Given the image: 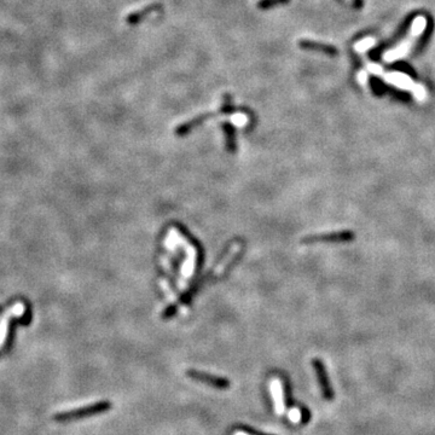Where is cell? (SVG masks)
Masks as SVG:
<instances>
[{"mask_svg":"<svg viewBox=\"0 0 435 435\" xmlns=\"http://www.w3.org/2000/svg\"><path fill=\"white\" fill-rule=\"evenodd\" d=\"M427 27V20L423 16H418L415 20L412 21L411 27H410L409 33H407L406 37L401 40L398 45H395L394 47H392L391 50L386 51L382 54V59L386 63H393V62L399 61V59L404 58L407 54L412 51V47L415 46V44L418 42L422 34L426 31Z\"/></svg>","mask_w":435,"mask_h":435,"instance_id":"1","label":"cell"},{"mask_svg":"<svg viewBox=\"0 0 435 435\" xmlns=\"http://www.w3.org/2000/svg\"><path fill=\"white\" fill-rule=\"evenodd\" d=\"M110 402L109 401H99L94 404L87 405V406L80 407V409L69 410V411L58 412L53 416V420L56 422H69V421L80 420V418L89 417V416L97 415V413L104 412L110 409Z\"/></svg>","mask_w":435,"mask_h":435,"instance_id":"2","label":"cell"},{"mask_svg":"<svg viewBox=\"0 0 435 435\" xmlns=\"http://www.w3.org/2000/svg\"><path fill=\"white\" fill-rule=\"evenodd\" d=\"M355 238L353 231L344 230L335 231L330 233H320V235H309L301 239L304 244H315V243H346Z\"/></svg>","mask_w":435,"mask_h":435,"instance_id":"3","label":"cell"},{"mask_svg":"<svg viewBox=\"0 0 435 435\" xmlns=\"http://www.w3.org/2000/svg\"><path fill=\"white\" fill-rule=\"evenodd\" d=\"M268 390H270L272 401H273V410L276 415L281 416L285 412V398H284V387L283 382L278 377H274L268 383Z\"/></svg>","mask_w":435,"mask_h":435,"instance_id":"4","label":"cell"},{"mask_svg":"<svg viewBox=\"0 0 435 435\" xmlns=\"http://www.w3.org/2000/svg\"><path fill=\"white\" fill-rule=\"evenodd\" d=\"M220 114H224V113H222L221 108H220V110L216 111V113L201 114V115L196 116V118L189 120V121L184 122V124L179 125V126L176 127L174 132H175V134L179 135V137H183V135L187 134V133H189V132H191L192 130H195L196 127L201 126V125H202L203 122H206L207 120H209V119H212V118H217V116L220 115Z\"/></svg>","mask_w":435,"mask_h":435,"instance_id":"5","label":"cell"},{"mask_svg":"<svg viewBox=\"0 0 435 435\" xmlns=\"http://www.w3.org/2000/svg\"><path fill=\"white\" fill-rule=\"evenodd\" d=\"M187 375L191 379L200 381V382H205L207 385H211L216 388H220V390H226V388L230 387V382L227 380L222 379V377L214 376V375L207 374V372L197 371V370H189Z\"/></svg>","mask_w":435,"mask_h":435,"instance_id":"6","label":"cell"},{"mask_svg":"<svg viewBox=\"0 0 435 435\" xmlns=\"http://www.w3.org/2000/svg\"><path fill=\"white\" fill-rule=\"evenodd\" d=\"M312 365L317 372V376H318V381L320 383V388H322V393L324 395V398L326 400H333L334 398V392L333 388H331L330 382H329L328 379V375H326L325 368H324V364L322 363V360L319 359H313L312 361Z\"/></svg>","mask_w":435,"mask_h":435,"instance_id":"7","label":"cell"},{"mask_svg":"<svg viewBox=\"0 0 435 435\" xmlns=\"http://www.w3.org/2000/svg\"><path fill=\"white\" fill-rule=\"evenodd\" d=\"M298 45L300 46V48H303V50L319 51V52L329 54V56H336V54L339 53V51H337L335 46L329 45V44H324V43L313 42V40H309V39L299 40Z\"/></svg>","mask_w":435,"mask_h":435,"instance_id":"8","label":"cell"},{"mask_svg":"<svg viewBox=\"0 0 435 435\" xmlns=\"http://www.w3.org/2000/svg\"><path fill=\"white\" fill-rule=\"evenodd\" d=\"M161 9H162V4H160V2H154V4L146 5V6L143 7V9L138 11H133V12L129 13V15L126 16V22L129 24H138L139 22L144 20V17H146V16L150 15V13L155 12V11H160Z\"/></svg>","mask_w":435,"mask_h":435,"instance_id":"9","label":"cell"},{"mask_svg":"<svg viewBox=\"0 0 435 435\" xmlns=\"http://www.w3.org/2000/svg\"><path fill=\"white\" fill-rule=\"evenodd\" d=\"M221 129L225 133V143H226V150L228 152H235L237 150V144H236V132L233 125L230 122L221 124Z\"/></svg>","mask_w":435,"mask_h":435,"instance_id":"10","label":"cell"},{"mask_svg":"<svg viewBox=\"0 0 435 435\" xmlns=\"http://www.w3.org/2000/svg\"><path fill=\"white\" fill-rule=\"evenodd\" d=\"M387 78H390L388 80H390L391 83H393L394 85H399L401 87L402 86L409 87V85H411V79H410L409 76L400 74V73H393V74L388 75Z\"/></svg>","mask_w":435,"mask_h":435,"instance_id":"11","label":"cell"},{"mask_svg":"<svg viewBox=\"0 0 435 435\" xmlns=\"http://www.w3.org/2000/svg\"><path fill=\"white\" fill-rule=\"evenodd\" d=\"M288 2H290V0H259L257 2V7L260 10H268L271 7L288 4Z\"/></svg>","mask_w":435,"mask_h":435,"instance_id":"12","label":"cell"},{"mask_svg":"<svg viewBox=\"0 0 435 435\" xmlns=\"http://www.w3.org/2000/svg\"><path fill=\"white\" fill-rule=\"evenodd\" d=\"M288 420L293 424H298L303 421V411L299 407H292L288 411Z\"/></svg>","mask_w":435,"mask_h":435,"instance_id":"13","label":"cell"},{"mask_svg":"<svg viewBox=\"0 0 435 435\" xmlns=\"http://www.w3.org/2000/svg\"><path fill=\"white\" fill-rule=\"evenodd\" d=\"M374 44H375L374 38H365V39H363L361 42L355 44V50L359 51V52H363V51L369 50Z\"/></svg>","mask_w":435,"mask_h":435,"instance_id":"14","label":"cell"},{"mask_svg":"<svg viewBox=\"0 0 435 435\" xmlns=\"http://www.w3.org/2000/svg\"><path fill=\"white\" fill-rule=\"evenodd\" d=\"M232 435H253V434L247 433V432H244V431H235Z\"/></svg>","mask_w":435,"mask_h":435,"instance_id":"15","label":"cell"},{"mask_svg":"<svg viewBox=\"0 0 435 435\" xmlns=\"http://www.w3.org/2000/svg\"><path fill=\"white\" fill-rule=\"evenodd\" d=\"M349 1H354V0H349Z\"/></svg>","mask_w":435,"mask_h":435,"instance_id":"16","label":"cell"}]
</instances>
